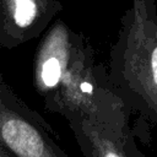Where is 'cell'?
I'll return each mask as SVG.
<instances>
[{"label": "cell", "mask_w": 157, "mask_h": 157, "mask_svg": "<svg viewBox=\"0 0 157 157\" xmlns=\"http://www.w3.org/2000/svg\"><path fill=\"white\" fill-rule=\"evenodd\" d=\"M22 112L5 85L0 90V145L16 157H66Z\"/></svg>", "instance_id": "obj_2"}, {"label": "cell", "mask_w": 157, "mask_h": 157, "mask_svg": "<svg viewBox=\"0 0 157 157\" xmlns=\"http://www.w3.org/2000/svg\"><path fill=\"white\" fill-rule=\"evenodd\" d=\"M4 86H5V83H4V80H2V75H1V71H0V90H1Z\"/></svg>", "instance_id": "obj_6"}, {"label": "cell", "mask_w": 157, "mask_h": 157, "mask_svg": "<svg viewBox=\"0 0 157 157\" xmlns=\"http://www.w3.org/2000/svg\"><path fill=\"white\" fill-rule=\"evenodd\" d=\"M75 123L82 131L93 157H131L118 134L120 131H113V125L85 118H76Z\"/></svg>", "instance_id": "obj_5"}, {"label": "cell", "mask_w": 157, "mask_h": 157, "mask_svg": "<svg viewBox=\"0 0 157 157\" xmlns=\"http://www.w3.org/2000/svg\"><path fill=\"white\" fill-rule=\"evenodd\" d=\"M0 157H10V156H9L7 153H5V152H4V151L0 148Z\"/></svg>", "instance_id": "obj_7"}, {"label": "cell", "mask_w": 157, "mask_h": 157, "mask_svg": "<svg viewBox=\"0 0 157 157\" xmlns=\"http://www.w3.org/2000/svg\"><path fill=\"white\" fill-rule=\"evenodd\" d=\"M60 10L59 0H0V47L13 49L37 38Z\"/></svg>", "instance_id": "obj_4"}, {"label": "cell", "mask_w": 157, "mask_h": 157, "mask_svg": "<svg viewBox=\"0 0 157 157\" xmlns=\"http://www.w3.org/2000/svg\"><path fill=\"white\" fill-rule=\"evenodd\" d=\"M112 91L157 120V12L155 0H131L110 52Z\"/></svg>", "instance_id": "obj_1"}, {"label": "cell", "mask_w": 157, "mask_h": 157, "mask_svg": "<svg viewBox=\"0 0 157 157\" xmlns=\"http://www.w3.org/2000/svg\"><path fill=\"white\" fill-rule=\"evenodd\" d=\"M82 36L56 21L42 38L33 61V83L44 97L60 85Z\"/></svg>", "instance_id": "obj_3"}]
</instances>
